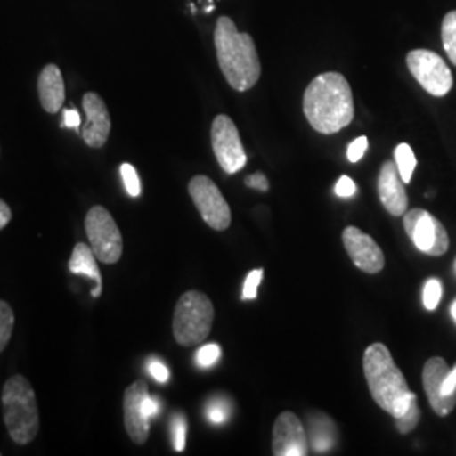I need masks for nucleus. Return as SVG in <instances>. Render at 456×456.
I'll return each mask as SVG.
<instances>
[{
  "instance_id": "1",
  "label": "nucleus",
  "mask_w": 456,
  "mask_h": 456,
  "mask_svg": "<svg viewBox=\"0 0 456 456\" xmlns=\"http://www.w3.org/2000/svg\"><path fill=\"white\" fill-rule=\"evenodd\" d=\"M303 110L311 127L320 134H337L354 120V95L346 78L328 71L308 85Z\"/></svg>"
},
{
  "instance_id": "2",
  "label": "nucleus",
  "mask_w": 456,
  "mask_h": 456,
  "mask_svg": "<svg viewBox=\"0 0 456 456\" xmlns=\"http://www.w3.org/2000/svg\"><path fill=\"white\" fill-rule=\"evenodd\" d=\"M215 49L220 69L228 85L247 92L261 78V60L252 36L239 33L230 17H220L215 28Z\"/></svg>"
},
{
  "instance_id": "3",
  "label": "nucleus",
  "mask_w": 456,
  "mask_h": 456,
  "mask_svg": "<svg viewBox=\"0 0 456 456\" xmlns=\"http://www.w3.org/2000/svg\"><path fill=\"white\" fill-rule=\"evenodd\" d=\"M363 374L377 406L399 418L406 412L416 394L409 391L408 380L395 365L391 352L382 343H372L363 354Z\"/></svg>"
},
{
  "instance_id": "4",
  "label": "nucleus",
  "mask_w": 456,
  "mask_h": 456,
  "mask_svg": "<svg viewBox=\"0 0 456 456\" xmlns=\"http://www.w3.org/2000/svg\"><path fill=\"white\" fill-rule=\"evenodd\" d=\"M4 423L17 444H29L39 431V409L31 382L24 375H12L2 389Z\"/></svg>"
},
{
  "instance_id": "5",
  "label": "nucleus",
  "mask_w": 456,
  "mask_h": 456,
  "mask_svg": "<svg viewBox=\"0 0 456 456\" xmlns=\"http://www.w3.org/2000/svg\"><path fill=\"white\" fill-rule=\"evenodd\" d=\"M213 318L215 310L207 294L200 291L183 294L173 316L175 340L183 346L205 342L212 331Z\"/></svg>"
},
{
  "instance_id": "6",
  "label": "nucleus",
  "mask_w": 456,
  "mask_h": 456,
  "mask_svg": "<svg viewBox=\"0 0 456 456\" xmlns=\"http://www.w3.org/2000/svg\"><path fill=\"white\" fill-rule=\"evenodd\" d=\"M85 230L98 261L103 264L120 261L124 252V240L112 213L100 205L92 207L85 218Z\"/></svg>"
},
{
  "instance_id": "7",
  "label": "nucleus",
  "mask_w": 456,
  "mask_h": 456,
  "mask_svg": "<svg viewBox=\"0 0 456 456\" xmlns=\"http://www.w3.org/2000/svg\"><path fill=\"white\" fill-rule=\"evenodd\" d=\"M409 71L429 95L444 97L453 86V75L440 54L428 49H414L406 58Z\"/></svg>"
},
{
  "instance_id": "8",
  "label": "nucleus",
  "mask_w": 456,
  "mask_h": 456,
  "mask_svg": "<svg viewBox=\"0 0 456 456\" xmlns=\"http://www.w3.org/2000/svg\"><path fill=\"white\" fill-rule=\"evenodd\" d=\"M188 191L201 218L208 227L218 232L230 227L232 212H230L227 200L208 176H203V175L195 176L188 184Z\"/></svg>"
},
{
  "instance_id": "9",
  "label": "nucleus",
  "mask_w": 456,
  "mask_h": 456,
  "mask_svg": "<svg viewBox=\"0 0 456 456\" xmlns=\"http://www.w3.org/2000/svg\"><path fill=\"white\" fill-rule=\"evenodd\" d=\"M404 228L412 244L428 256L440 257L450 247L448 233L440 220L426 210L412 208L404 213Z\"/></svg>"
},
{
  "instance_id": "10",
  "label": "nucleus",
  "mask_w": 456,
  "mask_h": 456,
  "mask_svg": "<svg viewBox=\"0 0 456 456\" xmlns=\"http://www.w3.org/2000/svg\"><path fill=\"white\" fill-rule=\"evenodd\" d=\"M212 147L215 158L227 175L239 173L247 164L240 134L228 115H216L212 124Z\"/></svg>"
},
{
  "instance_id": "11",
  "label": "nucleus",
  "mask_w": 456,
  "mask_h": 456,
  "mask_svg": "<svg viewBox=\"0 0 456 456\" xmlns=\"http://www.w3.org/2000/svg\"><path fill=\"white\" fill-rule=\"evenodd\" d=\"M273 453L276 456H306L310 453L308 433L294 412H282L277 416L273 431Z\"/></svg>"
},
{
  "instance_id": "12",
  "label": "nucleus",
  "mask_w": 456,
  "mask_h": 456,
  "mask_svg": "<svg viewBox=\"0 0 456 456\" xmlns=\"http://www.w3.org/2000/svg\"><path fill=\"white\" fill-rule=\"evenodd\" d=\"M342 239L348 257L360 271L367 274H377L384 269V252L370 235L363 233L360 228L346 227L343 230Z\"/></svg>"
},
{
  "instance_id": "13",
  "label": "nucleus",
  "mask_w": 456,
  "mask_h": 456,
  "mask_svg": "<svg viewBox=\"0 0 456 456\" xmlns=\"http://www.w3.org/2000/svg\"><path fill=\"white\" fill-rule=\"evenodd\" d=\"M83 110L86 114V124L82 129L85 144L94 149L105 146L112 129L110 114L105 102L95 92H88L83 95Z\"/></svg>"
},
{
  "instance_id": "14",
  "label": "nucleus",
  "mask_w": 456,
  "mask_h": 456,
  "mask_svg": "<svg viewBox=\"0 0 456 456\" xmlns=\"http://www.w3.org/2000/svg\"><path fill=\"white\" fill-rule=\"evenodd\" d=\"M149 394L147 382L137 380L124 394V423L127 435L135 444H144L149 436V418L142 411V403Z\"/></svg>"
},
{
  "instance_id": "15",
  "label": "nucleus",
  "mask_w": 456,
  "mask_h": 456,
  "mask_svg": "<svg viewBox=\"0 0 456 456\" xmlns=\"http://www.w3.org/2000/svg\"><path fill=\"white\" fill-rule=\"evenodd\" d=\"M406 183L401 178L399 169L395 163L387 161L380 169L379 176V198L384 205V208L394 216H403L408 212V193H406Z\"/></svg>"
},
{
  "instance_id": "16",
  "label": "nucleus",
  "mask_w": 456,
  "mask_h": 456,
  "mask_svg": "<svg viewBox=\"0 0 456 456\" xmlns=\"http://www.w3.org/2000/svg\"><path fill=\"white\" fill-rule=\"evenodd\" d=\"M448 372V363L441 357H433L424 365V391L428 394L431 408L435 409L438 416H448L456 406V397L443 395V382Z\"/></svg>"
},
{
  "instance_id": "17",
  "label": "nucleus",
  "mask_w": 456,
  "mask_h": 456,
  "mask_svg": "<svg viewBox=\"0 0 456 456\" xmlns=\"http://www.w3.org/2000/svg\"><path fill=\"white\" fill-rule=\"evenodd\" d=\"M37 92L41 105L48 114H56L65 103V82L61 69L56 65H46L37 78Z\"/></svg>"
},
{
  "instance_id": "18",
  "label": "nucleus",
  "mask_w": 456,
  "mask_h": 456,
  "mask_svg": "<svg viewBox=\"0 0 456 456\" xmlns=\"http://www.w3.org/2000/svg\"><path fill=\"white\" fill-rule=\"evenodd\" d=\"M97 256L94 254L90 245L78 242L73 248L71 259H69V271L73 274L86 276L95 281V289L92 291V297H98L102 294V273L98 269Z\"/></svg>"
},
{
  "instance_id": "19",
  "label": "nucleus",
  "mask_w": 456,
  "mask_h": 456,
  "mask_svg": "<svg viewBox=\"0 0 456 456\" xmlns=\"http://www.w3.org/2000/svg\"><path fill=\"white\" fill-rule=\"evenodd\" d=\"M310 433L311 436L308 438H310L311 446L320 453L328 452L335 443V426L333 421L326 416H316L314 419L311 418Z\"/></svg>"
},
{
  "instance_id": "20",
  "label": "nucleus",
  "mask_w": 456,
  "mask_h": 456,
  "mask_svg": "<svg viewBox=\"0 0 456 456\" xmlns=\"http://www.w3.org/2000/svg\"><path fill=\"white\" fill-rule=\"evenodd\" d=\"M394 156H395V166L399 169L401 178H403L406 184H409L411 180H412V173L416 169V164H418L416 163V156H414L412 149H411L409 144H399V146L395 147Z\"/></svg>"
},
{
  "instance_id": "21",
  "label": "nucleus",
  "mask_w": 456,
  "mask_h": 456,
  "mask_svg": "<svg viewBox=\"0 0 456 456\" xmlns=\"http://www.w3.org/2000/svg\"><path fill=\"white\" fill-rule=\"evenodd\" d=\"M441 39H443V48L446 51L450 61L456 66V11L448 12L443 19Z\"/></svg>"
},
{
  "instance_id": "22",
  "label": "nucleus",
  "mask_w": 456,
  "mask_h": 456,
  "mask_svg": "<svg viewBox=\"0 0 456 456\" xmlns=\"http://www.w3.org/2000/svg\"><path fill=\"white\" fill-rule=\"evenodd\" d=\"M14 311L0 299V354L5 350V346L11 342L12 330H14Z\"/></svg>"
},
{
  "instance_id": "23",
  "label": "nucleus",
  "mask_w": 456,
  "mask_h": 456,
  "mask_svg": "<svg viewBox=\"0 0 456 456\" xmlns=\"http://www.w3.org/2000/svg\"><path fill=\"white\" fill-rule=\"evenodd\" d=\"M419 418H421V411H419L418 397H416V399L411 403V406L406 409L404 414H401L399 418H394V423H395V428H397L399 433L408 435V433H411V431L418 426Z\"/></svg>"
},
{
  "instance_id": "24",
  "label": "nucleus",
  "mask_w": 456,
  "mask_h": 456,
  "mask_svg": "<svg viewBox=\"0 0 456 456\" xmlns=\"http://www.w3.org/2000/svg\"><path fill=\"white\" fill-rule=\"evenodd\" d=\"M441 294H443V288H441L440 281H438V279H429V281L424 284V308L428 311L436 310L438 305H440Z\"/></svg>"
},
{
  "instance_id": "25",
  "label": "nucleus",
  "mask_w": 456,
  "mask_h": 456,
  "mask_svg": "<svg viewBox=\"0 0 456 456\" xmlns=\"http://www.w3.org/2000/svg\"><path fill=\"white\" fill-rule=\"evenodd\" d=\"M222 355V348L216 345V343H210V345H205L198 350L196 354V363L201 367V369H208L213 367Z\"/></svg>"
},
{
  "instance_id": "26",
  "label": "nucleus",
  "mask_w": 456,
  "mask_h": 456,
  "mask_svg": "<svg viewBox=\"0 0 456 456\" xmlns=\"http://www.w3.org/2000/svg\"><path fill=\"white\" fill-rule=\"evenodd\" d=\"M120 175H122V180H124V186L127 190L129 195L139 196L141 195V180H139V175L135 171V167L129 163H124L120 166Z\"/></svg>"
},
{
  "instance_id": "27",
  "label": "nucleus",
  "mask_w": 456,
  "mask_h": 456,
  "mask_svg": "<svg viewBox=\"0 0 456 456\" xmlns=\"http://www.w3.org/2000/svg\"><path fill=\"white\" fill-rule=\"evenodd\" d=\"M207 418L212 424H224L230 418V406L222 399H215L207 408Z\"/></svg>"
},
{
  "instance_id": "28",
  "label": "nucleus",
  "mask_w": 456,
  "mask_h": 456,
  "mask_svg": "<svg viewBox=\"0 0 456 456\" xmlns=\"http://www.w3.org/2000/svg\"><path fill=\"white\" fill-rule=\"evenodd\" d=\"M186 429L188 424L183 414H176L173 418V443H175V450L176 452H184L186 446Z\"/></svg>"
},
{
  "instance_id": "29",
  "label": "nucleus",
  "mask_w": 456,
  "mask_h": 456,
  "mask_svg": "<svg viewBox=\"0 0 456 456\" xmlns=\"http://www.w3.org/2000/svg\"><path fill=\"white\" fill-rule=\"evenodd\" d=\"M262 277H264V271L262 269H256V271L248 273V276H247L244 282V293H242L244 299H256L257 297Z\"/></svg>"
},
{
  "instance_id": "30",
  "label": "nucleus",
  "mask_w": 456,
  "mask_h": 456,
  "mask_svg": "<svg viewBox=\"0 0 456 456\" xmlns=\"http://www.w3.org/2000/svg\"><path fill=\"white\" fill-rule=\"evenodd\" d=\"M369 149V139L365 135H362L359 139H355L346 151V158L350 163H359L360 159L363 158V154Z\"/></svg>"
},
{
  "instance_id": "31",
  "label": "nucleus",
  "mask_w": 456,
  "mask_h": 456,
  "mask_svg": "<svg viewBox=\"0 0 456 456\" xmlns=\"http://www.w3.org/2000/svg\"><path fill=\"white\" fill-rule=\"evenodd\" d=\"M147 369H149V374L152 375L159 384L167 382V379H169V370H167V367L164 365L163 362L152 359L149 362Z\"/></svg>"
},
{
  "instance_id": "32",
  "label": "nucleus",
  "mask_w": 456,
  "mask_h": 456,
  "mask_svg": "<svg viewBox=\"0 0 456 456\" xmlns=\"http://www.w3.org/2000/svg\"><path fill=\"white\" fill-rule=\"evenodd\" d=\"M335 193L342 198H350V196L357 193V184L354 183V180H350L348 176H342L337 186H335Z\"/></svg>"
},
{
  "instance_id": "33",
  "label": "nucleus",
  "mask_w": 456,
  "mask_h": 456,
  "mask_svg": "<svg viewBox=\"0 0 456 456\" xmlns=\"http://www.w3.org/2000/svg\"><path fill=\"white\" fill-rule=\"evenodd\" d=\"M80 126H82V117H80L78 110H75V109L71 107V109H68V110L63 112V126H61V127L80 131Z\"/></svg>"
},
{
  "instance_id": "34",
  "label": "nucleus",
  "mask_w": 456,
  "mask_h": 456,
  "mask_svg": "<svg viewBox=\"0 0 456 456\" xmlns=\"http://www.w3.org/2000/svg\"><path fill=\"white\" fill-rule=\"evenodd\" d=\"M245 184L252 190H259V191H267L269 190V180L262 175V173H254V175H248L245 178Z\"/></svg>"
},
{
  "instance_id": "35",
  "label": "nucleus",
  "mask_w": 456,
  "mask_h": 456,
  "mask_svg": "<svg viewBox=\"0 0 456 456\" xmlns=\"http://www.w3.org/2000/svg\"><path fill=\"white\" fill-rule=\"evenodd\" d=\"M159 409H161L159 408V401H158L156 397H152V395L147 394L146 399H144V403H142V411H144L146 418L152 419L154 416L159 414Z\"/></svg>"
},
{
  "instance_id": "36",
  "label": "nucleus",
  "mask_w": 456,
  "mask_h": 456,
  "mask_svg": "<svg viewBox=\"0 0 456 456\" xmlns=\"http://www.w3.org/2000/svg\"><path fill=\"white\" fill-rule=\"evenodd\" d=\"M456 365L453 370H450L444 382H443V395L444 397H456Z\"/></svg>"
},
{
  "instance_id": "37",
  "label": "nucleus",
  "mask_w": 456,
  "mask_h": 456,
  "mask_svg": "<svg viewBox=\"0 0 456 456\" xmlns=\"http://www.w3.org/2000/svg\"><path fill=\"white\" fill-rule=\"evenodd\" d=\"M11 220H12V212H11L9 205L0 198V230L7 227Z\"/></svg>"
},
{
  "instance_id": "38",
  "label": "nucleus",
  "mask_w": 456,
  "mask_h": 456,
  "mask_svg": "<svg viewBox=\"0 0 456 456\" xmlns=\"http://www.w3.org/2000/svg\"><path fill=\"white\" fill-rule=\"evenodd\" d=\"M452 316H453V318H455V322H456V301H455V303H453V305H452Z\"/></svg>"
}]
</instances>
